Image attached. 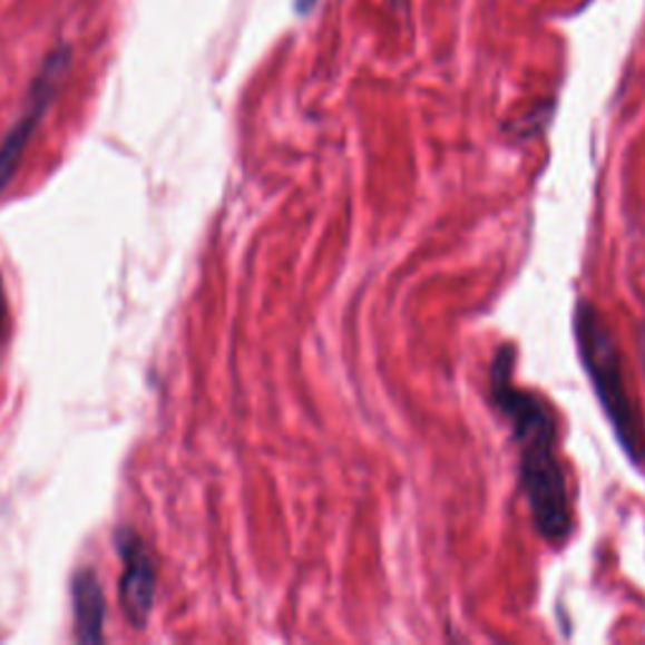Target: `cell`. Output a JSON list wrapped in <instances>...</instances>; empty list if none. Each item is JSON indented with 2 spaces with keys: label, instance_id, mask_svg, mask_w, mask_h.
Returning <instances> with one entry per match:
<instances>
[{
  "label": "cell",
  "instance_id": "1",
  "mask_svg": "<svg viewBox=\"0 0 645 645\" xmlns=\"http://www.w3.org/2000/svg\"><path fill=\"white\" fill-rule=\"evenodd\" d=\"M515 345L497 351L489 371V399L512 429L519 451V479L543 540L563 547L573 535V499L557 451L560 427L553 407L537 393L515 387Z\"/></svg>",
  "mask_w": 645,
  "mask_h": 645
},
{
  "label": "cell",
  "instance_id": "2",
  "mask_svg": "<svg viewBox=\"0 0 645 645\" xmlns=\"http://www.w3.org/2000/svg\"><path fill=\"white\" fill-rule=\"evenodd\" d=\"M573 323L583 369L598 393L610 429L633 465L641 467L645 465V427L628 383H625L618 343L605 325L600 311L590 301H577Z\"/></svg>",
  "mask_w": 645,
  "mask_h": 645
},
{
  "label": "cell",
  "instance_id": "3",
  "mask_svg": "<svg viewBox=\"0 0 645 645\" xmlns=\"http://www.w3.org/2000/svg\"><path fill=\"white\" fill-rule=\"evenodd\" d=\"M71 66V51L69 48H59L48 56L46 63L38 71L36 81L31 86V99H28V106L23 111V117L13 124V129L6 134L3 144H0V192H3L8 185H11L13 175L21 167V159L31 144V137L41 124L43 114L51 106L56 91L63 81L66 71Z\"/></svg>",
  "mask_w": 645,
  "mask_h": 645
},
{
  "label": "cell",
  "instance_id": "4",
  "mask_svg": "<svg viewBox=\"0 0 645 645\" xmlns=\"http://www.w3.org/2000/svg\"><path fill=\"white\" fill-rule=\"evenodd\" d=\"M117 545L124 560L119 587L124 613L137 628H144L154 605V593H157V567H154L149 547L131 529H121Z\"/></svg>",
  "mask_w": 645,
  "mask_h": 645
},
{
  "label": "cell",
  "instance_id": "5",
  "mask_svg": "<svg viewBox=\"0 0 645 645\" xmlns=\"http://www.w3.org/2000/svg\"><path fill=\"white\" fill-rule=\"evenodd\" d=\"M74 620H76V638L81 643H99L104 641V593L96 580L94 570L76 573L74 585Z\"/></svg>",
  "mask_w": 645,
  "mask_h": 645
},
{
  "label": "cell",
  "instance_id": "6",
  "mask_svg": "<svg viewBox=\"0 0 645 645\" xmlns=\"http://www.w3.org/2000/svg\"><path fill=\"white\" fill-rule=\"evenodd\" d=\"M638 353H641L643 371H645V321L638 325Z\"/></svg>",
  "mask_w": 645,
  "mask_h": 645
},
{
  "label": "cell",
  "instance_id": "7",
  "mask_svg": "<svg viewBox=\"0 0 645 645\" xmlns=\"http://www.w3.org/2000/svg\"><path fill=\"white\" fill-rule=\"evenodd\" d=\"M3 317H6V295H3V281H0V333H3Z\"/></svg>",
  "mask_w": 645,
  "mask_h": 645
}]
</instances>
